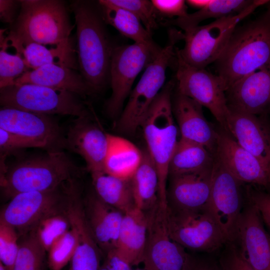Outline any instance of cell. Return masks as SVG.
I'll return each instance as SVG.
<instances>
[{
    "instance_id": "obj_5",
    "label": "cell",
    "mask_w": 270,
    "mask_h": 270,
    "mask_svg": "<svg viewBox=\"0 0 270 270\" xmlns=\"http://www.w3.org/2000/svg\"><path fill=\"white\" fill-rule=\"evenodd\" d=\"M174 86L172 80L164 84L141 125L146 150L158 176L160 202L164 207L168 206L166 190L170 162L178 141L172 108Z\"/></svg>"
},
{
    "instance_id": "obj_33",
    "label": "cell",
    "mask_w": 270,
    "mask_h": 270,
    "mask_svg": "<svg viewBox=\"0 0 270 270\" xmlns=\"http://www.w3.org/2000/svg\"><path fill=\"white\" fill-rule=\"evenodd\" d=\"M67 210L44 217L30 231L46 252L71 228Z\"/></svg>"
},
{
    "instance_id": "obj_22",
    "label": "cell",
    "mask_w": 270,
    "mask_h": 270,
    "mask_svg": "<svg viewBox=\"0 0 270 270\" xmlns=\"http://www.w3.org/2000/svg\"><path fill=\"white\" fill-rule=\"evenodd\" d=\"M200 104L177 90L172 96V108L181 138L200 144L214 155L217 130L208 122Z\"/></svg>"
},
{
    "instance_id": "obj_38",
    "label": "cell",
    "mask_w": 270,
    "mask_h": 270,
    "mask_svg": "<svg viewBox=\"0 0 270 270\" xmlns=\"http://www.w3.org/2000/svg\"><path fill=\"white\" fill-rule=\"evenodd\" d=\"M111 4L124 8L140 20L146 30L152 34L158 26V16L151 0H108Z\"/></svg>"
},
{
    "instance_id": "obj_14",
    "label": "cell",
    "mask_w": 270,
    "mask_h": 270,
    "mask_svg": "<svg viewBox=\"0 0 270 270\" xmlns=\"http://www.w3.org/2000/svg\"><path fill=\"white\" fill-rule=\"evenodd\" d=\"M167 207L159 202L146 212V243L142 262L144 270H186L192 256L170 237L166 224Z\"/></svg>"
},
{
    "instance_id": "obj_15",
    "label": "cell",
    "mask_w": 270,
    "mask_h": 270,
    "mask_svg": "<svg viewBox=\"0 0 270 270\" xmlns=\"http://www.w3.org/2000/svg\"><path fill=\"white\" fill-rule=\"evenodd\" d=\"M0 128L32 140L47 151L66 149V136L52 116L2 107Z\"/></svg>"
},
{
    "instance_id": "obj_49",
    "label": "cell",
    "mask_w": 270,
    "mask_h": 270,
    "mask_svg": "<svg viewBox=\"0 0 270 270\" xmlns=\"http://www.w3.org/2000/svg\"><path fill=\"white\" fill-rule=\"evenodd\" d=\"M268 191V192L270 194V182H269V185H268V188L266 190Z\"/></svg>"
},
{
    "instance_id": "obj_13",
    "label": "cell",
    "mask_w": 270,
    "mask_h": 270,
    "mask_svg": "<svg viewBox=\"0 0 270 270\" xmlns=\"http://www.w3.org/2000/svg\"><path fill=\"white\" fill-rule=\"evenodd\" d=\"M214 155L208 210L226 236L233 240L240 214L246 200V187Z\"/></svg>"
},
{
    "instance_id": "obj_17",
    "label": "cell",
    "mask_w": 270,
    "mask_h": 270,
    "mask_svg": "<svg viewBox=\"0 0 270 270\" xmlns=\"http://www.w3.org/2000/svg\"><path fill=\"white\" fill-rule=\"evenodd\" d=\"M217 130L214 156L224 167L241 182L267 190L270 172L254 155L242 148L220 127Z\"/></svg>"
},
{
    "instance_id": "obj_16",
    "label": "cell",
    "mask_w": 270,
    "mask_h": 270,
    "mask_svg": "<svg viewBox=\"0 0 270 270\" xmlns=\"http://www.w3.org/2000/svg\"><path fill=\"white\" fill-rule=\"evenodd\" d=\"M230 242L255 270H270V234L258 210L247 197Z\"/></svg>"
},
{
    "instance_id": "obj_20",
    "label": "cell",
    "mask_w": 270,
    "mask_h": 270,
    "mask_svg": "<svg viewBox=\"0 0 270 270\" xmlns=\"http://www.w3.org/2000/svg\"><path fill=\"white\" fill-rule=\"evenodd\" d=\"M229 108L258 116L270 115V64L249 74L226 92Z\"/></svg>"
},
{
    "instance_id": "obj_29",
    "label": "cell",
    "mask_w": 270,
    "mask_h": 270,
    "mask_svg": "<svg viewBox=\"0 0 270 270\" xmlns=\"http://www.w3.org/2000/svg\"><path fill=\"white\" fill-rule=\"evenodd\" d=\"M98 2L106 24L112 26L134 42L152 47L158 46L153 40L152 34L131 12L111 4L108 0H98Z\"/></svg>"
},
{
    "instance_id": "obj_51",
    "label": "cell",
    "mask_w": 270,
    "mask_h": 270,
    "mask_svg": "<svg viewBox=\"0 0 270 270\" xmlns=\"http://www.w3.org/2000/svg\"><path fill=\"white\" fill-rule=\"evenodd\" d=\"M132 270H144V268L143 269L136 268V269H132Z\"/></svg>"
},
{
    "instance_id": "obj_7",
    "label": "cell",
    "mask_w": 270,
    "mask_h": 270,
    "mask_svg": "<svg viewBox=\"0 0 270 270\" xmlns=\"http://www.w3.org/2000/svg\"><path fill=\"white\" fill-rule=\"evenodd\" d=\"M268 2L254 0L250 5L238 14L214 20L208 24L199 25L184 32V46L180 50L176 48V52L187 64L205 68L219 58L240 22Z\"/></svg>"
},
{
    "instance_id": "obj_28",
    "label": "cell",
    "mask_w": 270,
    "mask_h": 270,
    "mask_svg": "<svg viewBox=\"0 0 270 270\" xmlns=\"http://www.w3.org/2000/svg\"><path fill=\"white\" fill-rule=\"evenodd\" d=\"M142 152L141 163L130 180L136 208L146 212L160 202L159 180L147 150Z\"/></svg>"
},
{
    "instance_id": "obj_6",
    "label": "cell",
    "mask_w": 270,
    "mask_h": 270,
    "mask_svg": "<svg viewBox=\"0 0 270 270\" xmlns=\"http://www.w3.org/2000/svg\"><path fill=\"white\" fill-rule=\"evenodd\" d=\"M182 40V32L170 29L166 45L146 66L140 80L132 90L128 102L118 119L116 130L134 134L141 125L152 106L164 86L167 68L172 66L176 44Z\"/></svg>"
},
{
    "instance_id": "obj_37",
    "label": "cell",
    "mask_w": 270,
    "mask_h": 270,
    "mask_svg": "<svg viewBox=\"0 0 270 270\" xmlns=\"http://www.w3.org/2000/svg\"><path fill=\"white\" fill-rule=\"evenodd\" d=\"M103 255L92 240H78L74 254L70 262V270H99Z\"/></svg>"
},
{
    "instance_id": "obj_9",
    "label": "cell",
    "mask_w": 270,
    "mask_h": 270,
    "mask_svg": "<svg viewBox=\"0 0 270 270\" xmlns=\"http://www.w3.org/2000/svg\"><path fill=\"white\" fill-rule=\"evenodd\" d=\"M75 184L74 180L54 190L18 194L10 198L2 210L0 221L16 232L30 231L44 217L68 209Z\"/></svg>"
},
{
    "instance_id": "obj_21",
    "label": "cell",
    "mask_w": 270,
    "mask_h": 270,
    "mask_svg": "<svg viewBox=\"0 0 270 270\" xmlns=\"http://www.w3.org/2000/svg\"><path fill=\"white\" fill-rule=\"evenodd\" d=\"M212 169L170 176L166 190L168 207L176 210H208Z\"/></svg>"
},
{
    "instance_id": "obj_40",
    "label": "cell",
    "mask_w": 270,
    "mask_h": 270,
    "mask_svg": "<svg viewBox=\"0 0 270 270\" xmlns=\"http://www.w3.org/2000/svg\"><path fill=\"white\" fill-rule=\"evenodd\" d=\"M42 148L38 143L21 136L0 128V150L1 158L9 153L26 148Z\"/></svg>"
},
{
    "instance_id": "obj_24",
    "label": "cell",
    "mask_w": 270,
    "mask_h": 270,
    "mask_svg": "<svg viewBox=\"0 0 270 270\" xmlns=\"http://www.w3.org/2000/svg\"><path fill=\"white\" fill-rule=\"evenodd\" d=\"M34 84L66 90L84 100L94 94L80 73L76 70L56 64L29 70L17 78L14 84Z\"/></svg>"
},
{
    "instance_id": "obj_39",
    "label": "cell",
    "mask_w": 270,
    "mask_h": 270,
    "mask_svg": "<svg viewBox=\"0 0 270 270\" xmlns=\"http://www.w3.org/2000/svg\"><path fill=\"white\" fill-rule=\"evenodd\" d=\"M19 249L16 230L0 221V262L7 270H12Z\"/></svg>"
},
{
    "instance_id": "obj_36",
    "label": "cell",
    "mask_w": 270,
    "mask_h": 270,
    "mask_svg": "<svg viewBox=\"0 0 270 270\" xmlns=\"http://www.w3.org/2000/svg\"><path fill=\"white\" fill-rule=\"evenodd\" d=\"M0 88L13 85L16 80L30 70L22 56L10 54L6 44L0 40Z\"/></svg>"
},
{
    "instance_id": "obj_32",
    "label": "cell",
    "mask_w": 270,
    "mask_h": 270,
    "mask_svg": "<svg viewBox=\"0 0 270 270\" xmlns=\"http://www.w3.org/2000/svg\"><path fill=\"white\" fill-rule=\"evenodd\" d=\"M251 0H210L208 4L201 9L188 14L184 17L172 18L164 22L165 26H175L184 32L199 26L202 22L215 20L238 14L247 8Z\"/></svg>"
},
{
    "instance_id": "obj_1",
    "label": "cell",
    "mask_w": 270,
    "mask_h": 270,
    "mask_svg": "<svg viewBox=\"0 0 270 270\" xmlns=\"http://www.w3.org/2000/svg\"><path fill=\"white\" fill-rule=\"evenodd\" d=\"M70 8L76 28L78 70L93 93H97L110 82L114 46L98 2L73 0Z\"/></svg>"
},
{
    "instance_id": "obj_10",
    "label": "cell",
    "mask_w": 270,
    "mask_h": 270,
    "mask_svg": "<svg viewBox=\"0 0 270 270\" xmlns=\"http://www.w3.org/2000/svg\"><path fill=\"white\" fill-rule=\"evenodd\" d=\"M162 48L136 42L114 46L110 70L112 94L105 105L109 116L120 115L136 76L155 58Z\"/></svg>"
},
{
    "instance_id": "obj_35",
    "label": "cell",
    "mask_w": 270,
    "mask_h": 270,
    "mask_svg": "<svg viewBox=\"0 0 270 270\" xmlns=\"http://www.w3.org/2000/svg\"><path fill=\"white\" fill-rule=\"evenodd\" d=\"M78 242L76 229L70 228L58 238L48 250V263L51 270H61L70 262Z\"/></svg>"
},
{
    "instance_id": "obj_34",
    "label": "cell",
    "mask_w": 270,
    "mask_h": 270,
    "mask_svg": "<svg viewBox=\"0 0 270 270\" xmlns=\"http://www.w3.org/2000/svg\"><path fill=\"white\" fill-rule=\"evenodd\" d=\"M46 252L35 237L30 234L20 244V249L12 270H43Z\"/></svg>"
},
{
    "instance_id": "obj_18",
    "label": "cell",
    "mask_w": 270,
    "mask_h": 270,
    "mask_svg": "<svg viewBox=\"0 0 270 270\" xmlns=\"http://www.w3.org/2000/svg\"><path fill=\"white\" fill-rule=\"evenodd\" d=\"M95 116L76 118L66 136V149L80 156L90 174L104 173L108 135L96 122Z\"/></svg>"
},
{
    "instance_id": "obj_26",
    "label": "cell",
    "mask_w": 270,
    "mask_h": 270,
    "mask_svg": "<svg viewBox=\"0 0 270 270\" xmlns=\"http://www.w3.org/2000/svg\"><path fill=\"white\" fill-rule=\"evenodd\" d=\"M142 158V150L131 142L108 134L104 173L118 178L130 179L140 166Z\"/></svg>"
},
{
    "instance_id": "obj_45",
    "label": "cell",
    "mask_w": 270,
    "mask_h": 270,
    "mask_svg": "<svg viewBox=\"0 0 270 270\" xmlns=\"http://www.w3.org/2000/svg\"><path fill=\"white\" fill-rule=\"evenodd\" d=\"M20 0H0V18L4 22L12 26L15 22L18 15L17 12L20 9Z\"/></svg>"
},
{
    "instance_id": "obj_52",
    "label": "cell",
    "mask_w": 270,
    "mask_h": 270,
    "mask_svg": "<svg viewBox=\"0 0 270 270\" xmlns=\"http://www.w3.org/2000/svg\"></svg>"
},
{
    "instance_id": "obj_43",
    "label": "cell",
    "mask_w": 270,
    "mask_h": 270,
    "mask_svg": "<svg viewBox=\"0 0 270 270\" xmlns=\"http://www.w3.org/2000/svg\"><path fill=\"white\" fill-rule=\"evenodd\" d=\"M159 16L172 18H181L186 16V2L182 0H151Z\"/></svg>"
},
{
    "instance_id": "obj_42",
    "label": "cell",
    "mask_w": 270,
    "mask_h": 270,
    "mask_svg": "<svg viewBox=\"0 0 270 270\" xmlns=\"http://www.w3.org/2000/svg\"><path fill=\"white\" fill-rule=\"evenodd\" d=\"M248 200L257 208L264 224L270 230V194L252 187L246 186Z\"/></svg>"
},
{
    "instance_id": "obj_46",
    "label": "cell",
    "mask_w": 270,
    "mask_h": 270,
    "mask_svg": "<svg viewBox=\"0 0 270 270\" xmlns=\"http://www.w3.org/2000/svg\"><path fill=\"white\" fill-rule=\"evenodd\" d=\"M186 270H222L218 261L209 258L192 256Z\"/></svg>"
},
{
    "instance_id": "obj_8",
    "label": "cell",
    "mask_w": 270,
    "mask_h": 270,
    "mask_svg": "<svg viewBox=\"0 0 270 270\" xmlns=\"http://www.w3.org/2000/svg\"><path fill=\"white\" fill-rule=\"evenodd\" d=\"M2 107L52 116H94L90 104L69 92L34 84H13L0 88Z\"/></svg>"
},
{
    "instance_id": "obj_27",
    "label": "cell",
    "mask_w": 270,
    "mask_h": 270,
    "mask_svg": "<svg viewBox=\"0 0 270 270\" xmlns=\"http://www.w3.org/2000/svg\"><path fill=\"white\" fill-rule=\"evenodd\" d=\"M6 43L8 47L13 48L16 52L22 56L30 70L50 64L64 66L76 70L78 68L76 50L73 46L48 48L45 45L32 42L24 44Z\"/></svg>"
},
{
    "instance_id": "obj_31",
    "label": "cell",
    "mask_w": 270,
    "mask_h": 270,
    "mask_svg": "<svg viewBox=\"0 0 270 270\" xmlns=\"http://www.w3.org/2000/svg\"><path fill=\"white\" fill-rule=\"evenodd\" d=\"M96 194L104 202L124 214L136 208L131 180L106 173L91 174Z\"/></svg>"
},
{
    "instance_id": "obj_4",
    "label": "cell",
    "mask_w": 270,
    "mask_h": 270,
    "mask_svg": "<svg viewBox=\"0 0 270 270\" xmlns=\"http://www.w3.org/2000/svg\"><path fill=\"white\" fill-rule=\"evenodd\" d=\"M0 186L12 198L24 192H43L63 186L77 179L81 171L63 151H47L18 161L2 170Z\"/></svg>"
},
{
    "instance_id": "obj_30",
    "label": "cell",
    "mask_w": 270,
    "mask_h": 270,
    "mask_svg": "<svg viewBox=\"0 0 270 270\" xmlns=\"http://www.w3.org/2000/svg\"><path fill=\"white\" fill-rule=\"evenodd\" d=\"M214 155L198 143L180 138L170 162V176L190 173L212 167Z\"/></svg>"
},
{
    "instance_id": "obj_11",
    "label": "cell",
    "mask_w": 270,
    "mask_h": 270,
    "mask_svg": "<svg viewBox=\"0 0 270 270\" xmlns=\"http://www.w3.org/2000/svg\"><path fill=\"white\" fill-rule=\"evenodd\" d=\"M166 224L171 238L186 250L212 253L228 242L208 210H176L168 206Z\"/></svg>"
},
{
    "instance_id": "obj_41",
    "label": "cell",
    "mask_w": 270,
    "mask_h": 270,
    "mask_svg": "<svg viewBox=\"0 0 270 270\" xmlns=\"http://www.w3.org/2000/svg\"><path fill=\"white\" fill-rule=\"evenodd\" d=\"M224 248L218 260L222 270H255L242 257L233 243L228 242Z\"/></svg>"
},
{
    "instance_id": "obj_25",
    "label": "cell",
    "mask_w": 270,
    "mask_h": 270,
    "mask_svg": "<svg viewBox=\"0 0 270 270\" xmlns=\"http://www.w3.org/2000/svg\"><path fill=\"white\" fill-rule=\"evenodd\" d=\"M147 234L145 212L135 208L124 214L116 250L132 266L142 262Z\"/></svg>"
},
{
    "instance_id": "obj_3",
    "label": "cell",
    "mask_w": 270,
    "mask_h": 270,
    "mask_svg": "<svg viewBox=\"0 0 270 270\" xmlns=\"http://www.w3.org/2000/svg\"><path fill=\"white\" fill-rule=\"evenodd\" d=\"M18 16L4 40L8 44L36 42L51 46H73L70 22L65 2L21 0Z\"/></svg>"
},
{
    "instance_id": "obj_2",
    "label": "cell",
    "mask_w": 270,
    "mask_h": 270,
    "mask_svg": "<svg viewBox=\"0 0 270 270\" xmlns=\"http://www.w3.org/2000/svg\"><path fill=\"white\" fill-rule=\"evenodd\" d=\"M225 92L244 76L270 64V9L232 34L215 62Z\"/></svg>"
},
{
    "instance_id": "obj_19",
    "label": "cell",
    "mask_w": 270,
    "mask_h": 270,
    "mask_svg": "<svg viewBox=\"0 0 270 270\" xmlns=\"http://www.w3.org/2000/svg\"><path fill=\"white\" fill-rule=\"evenodd\" d=\"M228 132L270 172V118L229 108Z\"/></svg>"
},
{
    "instance_id": "obj_50",
    "label": "cell",
    "mask_w": 270,
    "mask_h": 270,
    "mask_svg": "<svg viewBox=\"0 0 270 270\" xmlns=\"http://www.w3.org/2000/svg\"><path fill=\"white\" fill-rule=\"evenodd\" d=\"M266 5L267 6L268 8L270 9V0H269L268 3Z\"/></svg>"
},
{
    "instance_id": "obj_48",
    "label": "cell",
    "mask_w": 270,
    "mask_h": 270,
    "mask_svg": "<svg viewBox=\"0 0 270 270\" xmlns=\"http://www.w3.org/2000/svg\"><path fill=\"white\" fill-rule=\"evenodd\" d=\"M0 270H7L6 267L1 262H0Z\"/></svg>"
},
{
    "instance_id": "obj_12",
    "label": "cell",
    "mask_w": 270,
    "mask_h": 270,
    "mask_svg": "<svg viewBox=\"0 0 270 270\" xmlns=\"http://www.w3.org/2000/svg\"><path fill=\"white\" fill-rule=\"evenodd\" d=\"M172 66L176 70V90L208 108L220 128L228 132L230 110L225 90L218 76L187 64L176 48Z\"/></svg>"
},
{
    "instance_id": "obj_23",
    "label": "cell",
    "mask_w": 270,
    "mask_h": 270,
    "mask_svg": "<svg viewBox=\"0 0 270 270\" xmlns=\"http://www.w3.org/2000/svg\"><path fill=\"white\" fill-rule=\"evenodd\" d=\"M84 209L92 234L104 256L116 250L124 213L102 200L96 193L90 194Z\"/></svg>"
},
{
    "instance_id": "obj_47",
    "label": "cell",
    "mask_w": 270,
    "mask_h": 270,
    "mask_svg": "<svg viewBox=\"0 0 270 270\" xmlns=\"http://www.w3.org/2000/svg\"><path fill=\"white\" fill-rule=\"evenodd\" d=\"M209 2L210 0H188L186 1V3L198 10L206 6Z\"/></svg>"
},
{
    "instance_id": "obj_44",
    "label": "cell",
    "mask_w": 270,
    "mask_h": 270,
    "mask_svg": "<svg viewBox=\"0 0 270 270\" xmlns=\"http://www.w3.org/2000/svg\"><path fill=\"white\" fill-rule=\"evenodd\" d=\"M132 266L114 250L104 257L99 270H132Z\"/></svg>"
}]
</instances>
